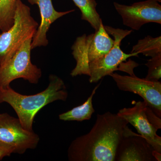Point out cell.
<instances>
[{
	"mask_svg": "<svg viewBox=\"0 0 161 161\" xmlns=\"http://www.w3.org/2000/svg\"><path fill=\"white\" fill-rule=\"evenodd\" d=\"M40 140L34 131L22 126L19 119L6 113L0 114V142L10 147L14 153L23 154L27 150L36 149Z\"/></svg>",
	"mask_w": 161,
	"mask_h": 161,
	"instance_id": "cell-8",
	"label": "cell"
},
{
	"mask_svg": "<svg viewBox=\"0 0 161 161\" xmlns=\"http://www.w3.org/2000/svg\"><path fill=\"white\" fill-rule=\"evenodd\" d=\"M38 26L29 6L18 0L13 25L0 35V65L10 59L26 40L33 37Z\"/></svg>",
	"mask_w": 161,
	"mask_h": 161,
	"instance_id": "cell-3",
	"label": "cell"
},
{
	"mask_svg": "<svg viewBox=\"0 0 161 161\" xmlns=\"http://www.w3.org/2000/svg\"><path fill=\"white\" fill-rule=\"evenodd\" d=\"M109 35L114 38L112 48L107 53L89 64L88 75L90 83H96L100 79L114 71L119 70L124 61L131 57H138L137 53L126 54L120 48L122 40L132 33V30H127L104 26Z\"/></svg>",
	"mask_w": 161,
	"mask_h": 161,
	"instance_id": "cell-6",
	"label": "cell"
},
{
	"mask_svg": "<svg viewBox=\"0 0 161 161\" xmlns=\"http://www.w3.org/2000/svg\"><path fill=\"white\" fill-rule=\"evenodd\" d=\"M75 5L80 9L81 19L86 21L97 31L102 19L96 10L97 3L95 0H73Z\"/></svg>",
	"mask_w": 161,
	"mask_h": 161,
	"instance_id": "cell-14",
	"label": "cell"
},
{
	"mask_svg": "<svg viewBox=\"0 0 161 161\" xmlns=\"http://www.w3.org/2000/svg\"><path fill=\"white\" fill-rule=\"evenodd\" d=\"M117 114L132 125L154 150L161 153V137L157 133L161 128V118L145 102H137L134 106L121 109Z\"/></svg>",
	"mask_w": 161,
	"mask_h": 161,
	"instance_id": "cell-7",
	"label": "cell"
},
{
	"mask_svg": "<svg viewBox=\"0 0 161 161\" xmlns=\"http://www.w3.org/2000/svg\"><path fill=\"white\" fill-rule=\"evenodd\" d=\"M113 43L114 40L105 29L102 20L95 33L78 37L71 47L72 55L76 61V66L70 74L72 77L88 75L89 64L107 53Z\"/></svg>",
	"mask_w": 161,
	"mask_h": 161,
	"instance_id": "cell-4",
	"label": "cell"
},
{
	"mask_svg": "<svg viewBox=\"0 0 161 161\" xmlns=\"http://www.w3.org/2000/svg\"><path fill=\"white\" fill-rule=\"evenodd\" d=\"M111 76L118 88L140 96L158 117H161V82L140 78L135 75H121L112 73Z\"/></svg>",
	"mask_w": 161,
	"mask_h": 161,
	"instance_id": "cell-9",
	"label": "cell"
},
{
	"mask_svg": "<svg viewBox=\"0 0 161 161\" xmlns=\"http://www.w3.org/2000/svg\"><path fill=\"white\" fill-rule=\"evenodd\" d=\"M153 156L154 158L156 159L157 161H161V153L154 150L153 152Z\"/></svg>",
	"mask_w": 161,
	"mask_h": 161,
	"instance_id": "cell-19",
	"label": "cell"
},
{
	"mask_svg": "<svg viewBox=\"0 0 161 161\" xmlns=\"http://www.w3.org/2000/svg\"><path fill=\"white\" fill-rule=\"evenodd\" d=\"M100 83L94 88L91 95L82 104L75 107L68 112L60 114L59 115V119L63 121H82L91 119L92 115L95 112L93 106L92 100Z\"/></svg>",
	"mask_w": 161,
	"mask_h": 161,
	"instance_id": "cell-13",
	"label": "cell"
},
{
	"mask_svg": "<svg viewBox=\"0 0 161 161\" xmlns=\"http://www.w3.org/2000/svg\"><path fill=\"white\" fill-rule=\"evenodd\" d=\"M13 153H14V151L12 148L0 142V160L5 157L9 156Z\"/></svg>",
	"mask_w": 161,
	"mask_h": 161,
	"instance_id": "cell-18",
	"label": "cell"
},
{
	"mask_svg": "<svg viewBox=\"0 0 161 161\" xmlns=\"http://www.w3.org/2000/svg\"><path fill=\"white\" fill-rule=\"evenodd\" d=\"M114 6L121 16L124 25L138 31L148 23L161 24V6L157 0H147L131 6L114 3Z\"/></svg>",
	"mask_w": 161,
	"mask_h": 161,
	"instance_id": "cell-10",
	"label": "cell"
},
{
	"mask_svg": "<svg viewBox=\"0 0 161 161\" xmlns=\"http://www.w3.org/2000/svg\"><path fill=\"white\" fill-rule=\"evenodd\" d=\"M131 53H142L146 57L153 58L161 55V37L153 38L150 36L139 40L132 47Z\"/></svg>",
	"mask_w": 161,
	"mask_h": 161,
	"instance_id": "cell-15",
	"label": "cell"
},
{
	"mask_svg": "<svg viewBox=\"0 0 161 161\" xmlns=\"http://www.w3.org/2000/svg\"><path fill=\"white\" fill-rule=\"evenodd\" d=\"M18 0H0V30L7 31L13 25Z\"/></svg>",
	"mask_w": 161,
	"mask_h": 161,
	"instance_id": "cell-16",
	"label": "cell"
},
{
	"mask_svg": "<svg viewBox=\"0 0 161 161\" xmlns=\"http://www.w3.org/2000/svg\"><path fill=\"white\" fill-rule=\"evenodd\" d=\"M128 122L111 112L98 114L88 133L77 137L68 150L70 161H115L119 144L130 128Z\"/></svg>",
	"mask_w": 161,
	"mask_h": 161,
	"instance_id": "cell-1",
	"label": "cell"
},
{
	"mask_svg": "<svg viewBox=\"0 0 161 161\" xmlns=\"http://www.w3.org/2000/svg\"><path fill=\"white\" fill-rule=\"evenodd\" d=\"M31 5L36 4L40 9L41 23L32 38L31 49L40 46H46L48 41L47 33L52 23L59 18L75 11V9L64 12H58L55 10L52 0H28Z\"/></svg>",
	"mask_w": 161,
	"mask_h": 161,
	"instance_id": "cell-12",
	"label": "cell"
},
{
	"mask_svg": "<svg viewBox=\"0 0 161 161\" xmlns=\"http://www.w3.org/2000/svg\"><path fill=\"white\" fill-rule=\"evenodd\" d=\"M154 150L146 138L130 129L119 144L115 161H157Z\"/></svg>",
	"mask_w": 161,
	"mask_h": 161,
	"instance_id": "cell-11",
	"label": "cell"
},
{
	"mask_svg": "<svg viewBox=\"0 0 161 161\" xmlns=\"http://www.w3.org/2000/svg\"><path fill=\"white\" fill-rule=\"evenodd\" d=\"M49 79L46 89L36 95H22L10 86L0 88V104L6 103L10 105L25 130L33 131L35 116L43 107L56 101H65L67 98L68 93L62 79L52 75Z\"/></svg>",
	"mask_w": 161,
	"mask_h": 161,
	"instance_id": "cell-2",
	"label": "cell"
},
{
	"mask_svg": "<svg viewBox=\"0 0 161 161\" xmlns=\"http://www.w3.org/2000/svg\"><path fill=\"white\" fill-rule=\"evenodd\" d=\"M148 68L145 79L153 81H159L161 78V55L151 58L145 64Z\"/></svg>",
	"mask_w": 161,
	"mask_h": 161,
	"instance_id": "cell-17",
	"label": "cell"
},
{
	"mask_svg": "<svg viewBox=\"0 0 161 161\" xmlns=\"http://www.w3.org/2000/svg\"><path fill=\"white\" fill-rule=\"evenodd\" d=\"M32 38L26 40L10 59L0 65V88L10 86L12 81L18 78H23L34 84L39 82L42 71L31 61Z\"/></svg>",
	"mask_w": 161,
	"mask_h": 161,
	"instance_id": "cell-5",
	"label": "cell"
}]
</instances>
